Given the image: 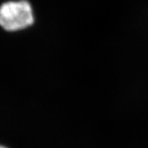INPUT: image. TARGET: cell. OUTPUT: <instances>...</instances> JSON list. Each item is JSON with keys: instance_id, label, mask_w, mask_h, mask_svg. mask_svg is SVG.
Returning a JSON list of instances; mask_svg holds the SVG:
<instances>
[{"instance_id": "obj_1", "label": "cell", "mask_w": 148, "mask_h": 148, "mask_svg": "<svg viewBox=\"0 0 148 148\" xmlns=\"http://www.w3.org/2000/svg\"><path fill=\"white\" fill-rule=\"evenodd\" d=\"M35 22L33 8L27 0H14L0 5V26L7 32L25 29Z\"/></svg>"}, {"instance_id": "obj_2", "label": "cell", "mask_w": 148, "mask_h": 148, "mask_svg": "<svg viewBox=\"0 0 148 148\" xmlns=\"http://www.w3.org/2000/svg\"><path fill=\"white\" fill-rule=\"evenodd\" d=\"M0 148H7V147L5 146H2V145H0Z\"/></svg>"}]
</instances>
